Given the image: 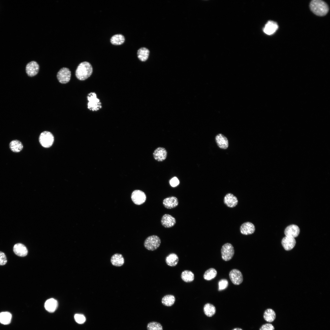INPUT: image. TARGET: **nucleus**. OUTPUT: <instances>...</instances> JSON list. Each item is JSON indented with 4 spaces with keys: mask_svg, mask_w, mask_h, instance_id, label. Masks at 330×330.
<instances>
[{
    "mask_svg": "<svg viewBox=\"0 0 330 330\" xmlns=\"http://www.w3.org/2000/svg\"><path fill=\"white\" fill-rule=\"evenodd\" d=\"M93 71L92 66L89 62L82 61L80 63L77 67L75 71V75L79 80H84L91 75Z\"/></svg>",
    "mask_w": 330,
    "mask_h": 330,
    "instance_id": "nucleus-1",
    "label": "nucleus"
},
{
    "mask_svg": "<svg viewBox=\"0 0 330 330\" xmlns=\"http://www.w3.org/2000/svg\"><path fill=\"white\" fill-rule=\"evenodd\" d=\"M310 8L313 13L319 16L325 15L329 10L327 4L321 0H313L311 1L310 4Z\"/></svg>",
    "mask_w": 330,
    "mask_h": 330,
    "instance_id": "nucleus-2",
    "label": "nucleus"
},
{
    "mask_svg": "<svg viewBox=\"0 0 330 330\" xmlns=\"http://www.w3.org/2000/svg\"><path fill=\"white\" fill-rule=\"evenodd\" d=\"M161 242L160 239L159 237L153 235L148 237L145 240L144 246L147 249L153 251L159 247Z\"/></svg>",
    "mask_w": 330,
    "mask_h": 330,
    "instance_id": "nucleus-3",
    "label": "nucleus"
},
{
    "mask_svg": "<svg viewBox=\"0 0 330 330\" xmlns=\"http://www.w3.org/2000/svg\"><path fill=\"white\" fill-rule=\"evenodd\" d=\"M39 139L40 144L45 148L50 147L53 144L54 141L53 135L48 131H44L41 133Z\"/></svg>",
    "mask_w": 330,
    "mask_h": 330,
    "instance_id": "nucleus-4",
    "label": "nucleus"
},
{
    "mask_svg": "<svg viewBox=\"0 0 330 330\" xmlns=\"http://www.w3.org/2000/svg\"><path fill=\"white\" fill-rule=\"evenodd\" d=\"M89 101L88 108L93 111H97L101 108V103L100 100L97 98L95 93L91 92L88 94L87 97Z\"/></svg>",
    "mask_w": 330,
    "mask_h": 330,
    "instance_id": "nucleus-5",
    "label": "nucleus"
},
{
    "mask_svg": "<svg viewBox=\"0 0 330 330\" xmlns=\"http://www.w3.org/2000/svg\"><path fill=\"white\" fill-rule=\"evenodd\" d=\"M221 253L223 260L226 261H229L232 258L234 255V248L231 244L226 243L222 247Z\"/></svg>",
    "mask_w": 330,
    "mask_h": 330,
    "instance_id": "nucleus-6",
    "label": "nucleus"
},
{
    "mask_svg": "<svg viewBox=\"0 0 330 330\" xmlns=\"http://www.w3.org/2000/svg\"><path fill=\"white\" fill-rule=\"evenodd\" d=\"M71 75L70 69L67 68L63 67L61 68L57 72V77L59 82L64 84L69 82Z\"/></svg>",
    "mask_w": 330,
    "mask_h": 330,
    "instance_id": "nucleus-7",
    "label": "nucleus"
},
{
    "mask_svg": "<svg viewBox=\"0 0 330 330\" xmlns=\"http://www.w3.org/2000/svg\"><path fill=\"white\" fill-rule=\"evenodd\" d=\"M131 198L133 202L135 204L140 205L145 202L146 196L143 192L140 190H136L132 193Z\"/></svg>",
    "mask_w": 330,
    "mask_h": 330,
    "instance_id": "nucleus-8",
    "label": "nucleus"
},
{
    "mask_svg": "<svg viewBox=\"0 0 330 330\" xmlns=\"http://www.w3.org/2000/svg\"><path fill=\"white\" fill-rule=\"evenodd\" d=\"M39 70V64L34 61H31L28 63L25 68L27 74L28 76L31 77L36 75L38 72Z\"/></svg>",
    "mask_w": 330,
    "mask_h": 330,
    "instance_id": "nucleus-9",
    "label": "nucleus"
},
{
    "mask_svg": "<svg viewBox=\"0 0 330 330\" xmlns=\"http://www.w3.org/2000/svg\"><path fill=\"white\" fill-rule=\"evenodd\" d=\"M229 277L232 283L236 285L241 284L243 282V278L241 272L237 269H233L229 273Z\"/></svg>",
    "mask_w": 330,
    "mask_h": 330,
    "instance_id": "nucleus-10",
    "label": "nucleus"
},
{
    "mask_svg": "<svg viewBox=\"0 0 330 330\" xmlns=\"http://www.w3.org/2000/svg\"><path fill=\"white\" fill-rule=\"evenodd\" d=\"M161 223L163 226L166 228H169L173 226L176 223L175 218L171 215L165 214L162 217Z\"/></svg>",
    "mask_w": 330,
    "mask_h": 330,
    "instance_id": "nucleus-11",
    "label": "nucleus"
},
{
    "mask_svg": "<svg viewBox=\"0 0 330 330\" xmlns=\"http://www.w3.org/2000/svg\"><path fill=\"white\" fill-rule=\"evenodd\" d=\"M216 142L219 148L226 149L228 147L229 141L227 138L222 134H217L215 137Z\"/></svg>",
    "mask_w": 330,
    "mask_h": 330,
    "instance_id": "nucleus-12",
    "label": "nucleus"
},
{
    "mask_svg": "<svg viewBox=\"0 0 330 330\" xmlns=\"http://www.w3.org/2000/svg\"><path fill=\"white\" fill-rule=\"evenodd\" d=\"M300 232L299 227L295 225H291L287 226L285 229V236L295 238L297 237Z\"/></svg>",
    "mask_w": 330,
    "mask_h": 330,
    "instance_id": "nucleus-13",
    "label": "nucleus"
},
{
    "mask_svg": "<svg viewBox=\"0 0 330 330\" xmlns=\"http://www.w3.org/2000/svg\"><path fill=\"white\" fill-rule=\"evenodd\" d=\"M255 230L254 225L249 222L243 223L240 226V231L242 234L244 235L251 234Z\"/></svg>",
    "mask_w": 330,
    "mask_h": 330,
    "instance_id": "nucleus-14",
    "label": "nucleus"
},
{
    "mask_svg": "<svg viewBox=\"0 0 330 330\" xmlns=\"http://www.w3.org/2000/svg\"><path fill=\"white\" fill-rule=\"evenodd\" d=\"M167 152L163 147H159L156 148L153 153L154 159L158 161H162L166 158Z\"/></svg>",
    "mask_w": 330,
    "mask_h": 330,
    "instance_id": "nucleus-15",
    "label": "nucleus"
},
{
    "mask_svg": "<svg viewBox=\"0 0 330 330\" xmlns=\"http://www.w3.org/2000/svg\"><path fill=\"white\" fill-rule=\"evenodd\" d=\"M163 203L166 208L171 209L175 207L178 205V201L176 197L171 196L164 199Z\"/></svg>",
    "mask_w": 330,
    "mask_h": 330,
    "instance_id": "nucleus-16",
    "label": "nucleus"
},
{
    "mask_svg": "<svg viewBox=\"0 0 330 330\" xmlns=\"http://www.w3.org/2000/svg\"><path fill=\"white\" fill-rule=\"evenodd\" d=\"M224 203L228 207L232 208L237 205L238 200L237 197L233 194L228 193L224 197Z\"/></svg>",
    "mask_w": 330,
    "mask_h": 330,
    "instance_id": "nucleus-17",
    "label": "nucleus"
},
{
    "mask_svg": "<svg viewBox=\"0 0 330 330\" xmlns=\"http://www.w3.org/2000/svg\"><path fill=\"white\" fill-rule=\"evenodd\" d=\"M278 28L277 23L273 21H269L266 24L263 30L265 34L270 35L274 34Z\"/></svg>",
    "mask_w": 330,
    "mask_h": 330,
    "instance_id": "nucleus-18",
    "label": "nucleus"
},
{
    "mask_svg": "<svg viewBox=\"0 0 330 330\" xmlns=\"http://www.w3.org/2000/svg\"><path fill=\"white\" fill-rule=\"evenodd\" d=\"M296 243L295 238L286 236L284 237L281 241L283 248L287 251L292 249L295 246Z\"/></svg>",
    "mask_w": 330,
    "mask_h": 330,
    "instance_id": "nucleus-19",
    "label": "nucleus"
},
{
    "mask_svg": "<svg viewBox=\"0 0 330 330\" xmlns=\"http://www.w3.org/2000/svg\"><path fill=\"white\" fill-rule=\"evenodd\" d=\"M13 251L16 255L20 257L25 256L28 253L27 248L21 243L15 244L13 248Z\"/></svg>",
    "mask_w": 330,
    "mask_h": 330,
    "instance_id": "nucleus-20",
    "label": "nucleus"
},
{
    "mask_svg": "<svg viewBox=\"0 0 330 330\" xmlns=\"http://www.w3.org/2000/svg\"><path fill=\"white\" fill-rule=\"evenodd\" d=\"M58 306L57 301L53 298L47 300L45 302L44 307L46 310L50 313L54 312L57 309Z\"/></svg>",
    "mask_w": 330,
    "mask_h": 330,
    "instance_id": "nucleus-21",
    "label": "nucleus"
},
{
    "mask_svg": "<svg viewBox=\"0 0 330 330\" xmlns=\"http://www.w3.org/2000/svg\"><path fill=\"white\" fill-rule=\"evenodd\" d=\"M111 262L113 265L119 267L123 265L124 263V259L121 254L116 253L112 256Z\"/></svg>",
    "mask_w": 330,
    "mask_h": 330,
    "instance_id": "nucleus-22",
    "label": "nucleus"
},
{
    "mask_svg": "<svg viewBox=\"0 0 330 330\" xmlns=\"http://www.w3.org/2000/svg\"><path fill=\"white\" fill-rule=\"evenodd\" d=\"M150 51L146 48L142 47L139 48L137 51V56L141 61H145L148 58Z\"/></svg>",
    "mask_w": 330,
    "mask_h": 330,
    "instance_id": "nucleus-23",
    "label": "nucleus"
},
{
    "mask_svg": "<svg viewBox=\"0 0 330 330\" xmlns=\"http://www.w3.org/2000/svg\"><path fill=\"white\" fill-rule=\"evenodd\" d=\"M179 258L177 254L171 253L169 254L166 258L165 261L167 264L170 266H175L178 263Z\"/></svg>",
    "mask_w": 330,
    "mask_h": 330,
    "instance_id": "nucleus-24",
    "label": "nucleus"
},
{
    "mask_svg": "<svg viewBox=\"0 0 330 330\" xmlns=\"http://www.w3.org/2000/svg\"><path fill=\"white\" fill-rule=\"evenodd\" d=\"M9 148L11 150L14 152H19L22 150L23 146L20 141L15 140L10 142L9 145Z\"/></svg>",
    "mask_w": 330,
    "mask_h": 330,
    "instance_id": "nucleus-25",
    "label": "nucleus"
},
{
    "mask_svg": "<svg viewBox=\"0 0 330 330\" xmlns=\"http://www.w3.org/2000/svg\"><path fill=\"white\" fill-rule=\"evenodd\" d=\"M181 277L182 280L184 282L189 283L192 282L194 280V275L193 273L191 271L189 270H185L182 273Z\"/></svg>",
    "mask_w": 330,
    "mask_h": 330,
    "instance_id": "nucleus-26",
    "label": "nucleus"
},
{
    "mask_svg": "<svg viewBox=\"0 0 330 330\" xmlns=\"http://www.w3.org/2000/svg\"><path fill=\"white\" fill-rule=\"evenodd\" d=\"M263 317L266 321L269 322H272L276 318V313L272 309H268L264 313Z\"/></svg>",
    "mask_w": 330,
    "mask_h": 330,
    "instance_id": "nucleus-27",
    "label": "nucleus"
},
{
    "mask_svg": "<svg viewBox=\"0 0 330 330\" xmlns=\"http://www.w3.org/2000/svg\"><path fill=\"white\" fill-rule=\"evenodd\" d=\"M124 36L121 34H117L113 35L110 39L112 44L115 45H119L123 44L125 42Z\"/></svg>",
    "mask_w": 330,
    "mask_h": 330,
    "instance_id": "nucleus-28",
    "label": "nucleus"
},
{
    "mask_svg": "<svg viewBox=\"0 0 330 330\" xmlns=\"http://www.w3.org/2000/svg\"><path fill=\"white\" fill-rule=\"evenodd\" d=\"M203 310L204 314L208 317H211L214 315L216 311L215 307L210 303H207L204 305Z\"/></svg>",
    "mask_w": 330,
    "mask_h": 330,
    "instance_id": "nucleus-29",
    "label": "nucleus"
},
{
    "mask_svg": "<svg viewBox=\"0 0 330 330\" xmlns=\"http://www.w3.org/2000/svg\"><path fill=\"white\" fill-rule=\"evenodd\" d=\"M175 301L174 296L171 295H166L163 297L162 303L164 306H170L173 305Z\"/></svg>",
    "mask_w": 330,
    "mask_h": 330,
    "instance_id": "nucleus-30",
    "label": "nucleus"
},
{
    "mask_svg": "<svg viewBox=\"0 0 330 330\" xmlns=\"http://www.w3.org/2000/svg\"><path fill=\"white\" fill-rule=\"evenodd\" d=\"M12 317L11 314L7 312L0 313V322L4 324H9Z\"/></svg>",
    "mask_w": 330,
    "mask_h": 330,
    "instance_id": "nucleus-31",
    "label": "nucleus"
},
{
    "mask_svg": "<svg viewBox=\"0 0 330 330\" xmlns=\"http://www.w3.org/2000/svg\"><path fill=\"white\" fill-rule=\"evenodd\" d=\"M217 274L216 270L214 268H210L205 272L203 277L205 280H209L215 277Z\"/></svg>",
    "mask_w": 330,
    "mask_h": 330,
    "instance_id": "nucleus-32",
    "label": "nucleus"
},
{
    "mask_svg": "<svg viewBox=\"0 0 330 330\" xmlns=\"http://www.w3.org/2000/svg\"><path fill=\"white\" fill-rule=\"evenodd\" d=\"M148 330H163V327L161 324L156 322H151L149 323L147 325Z\"/></svg>",
    "mask_w": 330,
    "mask_h": 330,
    "instance_id": "nucleus-33",
    "label": "nucleus"
},
{
    "mask_svg": "<svg viewBox=\"0 0 330 330\" xmlns=\"http://www.w3.org/2000/svg\"><path fill=\"white\" fill-rule=\"evenodd\" d=\"M228 285V280L226 279L221 280L218 282V290L221 291L226 288Z\"/></svg>",
    "mask_w": 330,
    "mask_h": 330,
    "instance_id": "nucleus-34",
    "label": "nucleus"
},
{
    "mask_svg": "<svg viewBox=\"0 0 330 330\" xmlns=\"http://www.w3.org/2000/svg\"><path fill=\"white\" fill-rule=\"evenodd\" d=\"M74 319L75 321L79 324H82L86 321L85 317L82 314H75L74 316Z\"/></svg>",
    "mask_w": 330,
    "mask_h": 330,
    "instance_id": "nucleus-35",
    "label": "nucleus"
},
{
    "mask_svg": "<svg viewBox=\"0 0 330 330\" xmlns=\"http://www.w3.org/2000/svg\"><path fill=\"white\" fill-rule=\"evenodd\" d=\"M7 262L6 256L5 253L0 251V265H5Z\"/></svg>",
    "mask_w": 330,
    "mask_h": 330,
    "instance_id": "nucleus-36",
    "label": "nucleus"
},
{
    "mask_svg": "<svg viewBox=\"0 0 330 330\" xmlns=\"http://www.w3.org/2000/svg\"><path fill=\"white\" fill-rule=\"evenodd\" d=\"M274 326L271 324L266 323L262 325L259 330H274Z\"/></svg>",
    "mask_w": 330,
    "mask_h": 330,
    "instance_id": "nucleus-37",
    "label": "nucleus"
},
{
    "mask_svg": "<svg viewBox=\"0 0 330 330\" xmlns=\"http://www.w3.org/2000/svg\"><path fill=\"white\" fill-rule=\"evenodd\" d=\"M170 183L172 187H175L178 185L179 181L177 177H174L170 180Z\"/></svg>",
    "mask_w": 330,
    "mask_h": 330,
    "instance_id": "nucleus-38",
    "label": "nucleus"
},
{
    "mask_svg": "<svg viewBox=\"0 0 330 330\" xmlns=\"http://www.w3.org/2000/svg\"><path fill=\"white\" fill-rule=\"evenodd\" d=\"M232 330H243L241 328H235L233 329Z\"/></svg>",
    "mask_w": 330,
    "mask_h": 330,
    "instance_id": "nucleus-39",
    "label": "nucleus"
}]
</instances>
